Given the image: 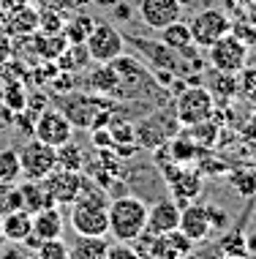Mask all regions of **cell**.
Returning <instances> with one entry per match:
<instances>
[{"mask_svg":"<svg viewBox=\"0 0 256 259\" xmlns=\"http://www.w3.org/2000/svg\"><path fill=\"white\" fill-rule=\"evenodd\" d=\"M109 197L107 188L93 183V180L82 178V191L77 202L71 205L68 221L77 235L85 237H107L109 235Z\"/></svg>","mask_w":256,"mask_h":259,"instance_id":"6da1fadb","label":"cell"},{"mask_svg":"<svg viewBox=\"0 0 256 259\" xmlns=\"http://www.w3.org/2000/svg\"><path fill=\"white\" fill-rule=\"evenodd\" d=\"M109 235L117 243H134L147 229V205L139 197L109 199Z\"/></svg>","mask_w":256,"mask_h":259,"instance_id":"7a4b0ae2","label":"cell"},{"mask_svg":"<svg viewBox=\"0 0 256 259\" xmlns=\"http://www.w3.org/2000/svg\"><path fill=\"white\" fill-rule=\"evenodd\" d=\"M213 112H216V99L204 85H185L175 99V117L185 128L210 120Z\"/></svg>","mask_w":256,"mask_h":259,"instance_id":"3957f363","label":"cell"},{"mask_svg":"<svg viewBox=\"0 0 256 259\" xmlns=\"http://www.w3.org/2000/svg\"><path fill=\"white\" fill-rule=\"evenodd\" d=\"M188 30H191L193 47L207 50V47H213L218 38H224L226 33H232V19L224 9L207 6V9L193 14V19L188 22Z\"/></svg>","mask_w":256,"mask_h":259,"instance_id":"277c9868","label":"cell"},{"mask_svg":"<svg viewBox=\"0 0 256 259\" xmlns=\"http://www.w3.org/2000/svg\"><path fill=\"white\" fill-rule=\"evenodd\" d=\"M248 58H251V47L240 36H234V33H226L213 47H207L210 66L216 71H224V74H240L248 66Z\"/></svg>","mask_w":256,"mask_h":259,"instance_id":"5b68a950","label":"cell"},{"mask_svg":"<svg viewBox=\"0 0 256 259\" xmlns=\"http://www.w3.org/2000/svg\"><path fill=\"white\" fill-rule=\"evenodd\" d=\"M19 169H22L25 180H44L58 169V148L38 142L36 137H30L19 148Z\"/></svg>","mask_w":256,"mask_h":259,"instance_id":"8992f818","label":"cell"},{"mask_svg":"<svg viewBox=\"0 0 256 259\" xmlns=\"http://www.w3.org/2000/svg\"><path fill=\"white\" fill-rule=\"evenodd\" d=\"M85 50L90 60L95 63H112L120 55H126V36L112 22H95L93 30L85 38Z\"/></svg>","mask_w":256,"mask_h":259,"instance_id":"52a82bcc","label":"cell"},{"mask_svg":"<svg viewBox=\"0 0 256 259\" xmlns=\"http://www.w3.org/2000/svg\"><path fill=\"white\" fill-rule=\"evenodd\" d=\"M33 137L44 145H52V148H60V145L71 142L74 137V125L66 117L63 109L46 107L44 112H38L36 117V128H33Z\"/></svg>","mask_w":256,"mask_h":259,"instance_id":"ba28073f","label":"cell"},{"mask_svg":"<svg viewBox=\"0 0 256 259\" xmlns=\"http://www.w3.org/2000/svg\"><path fill=\"white\" fill-rule=\"evenodd\" d=\"M139 17L150 30L158 33L183 17V6L177 0H139Z\"/></svg>","mask_w":256,"mask_h":259,"instance_id":"9c48e42d","label":"cell"},{"mask_svg":"<svg viewBox=\"0 0 256 259\" xmlns=\"http://www.w3.org/2000/svg\"><path fill=\"white\" fill-rule=\"evenodd\" d=\"M46 191L55 205H74L82 191V172H66V169H55L49 178H44Z\"/></svg>","mask_w":256,"mask_h":259,"instance_id":"30bf717a","label":"cell"},{"mask_svg":"<svg viewBox=\"0 0 256 259\" xmlns=\"http://www.w3.org/2000/svg\"><path fill=\"white\" fill-rule=\"evenodd\" d=\"M180 207L175 197H164L153 202V205L147 207V232L153 235H167L172 229L180 227Z\"/></svg>","mask_w":256,"mask_h":259,"instance_id":"8fae6325","label":"cell"},{"mask_svg":"<svg viewBox=\"0 0 256 259\" xmlns=\"http://www.w3.org/2000/svg\"><path fill=\"white\" fill-rule=\"evenodd\" d=\"M180 232L188 235L193 243H204L210 237L213 227H210V215H207V205H199V202H188L183 210H180Z\"/></svg>","mask_w":256,"mask_h":259,"instance_id":"7c38bea8","label":"cell"},{"mask_svg":"<svg viewBox=\"0 0 256 259\" xmlns=\"http://www.w3.org/2000/svg\"><path fill=\"white\" fill-rule=\"evenodd\" d=\"M169 188H172V197L177 199L180 207H185L188 202L196 199V194L202 191V175H196L193 169H169L167 172Z\"/></svg>","mask_w":256,"mask_h":259,"instance_id":"4fadbf2b","label":"cell"},{"mask_svg":"<svg viewBox=\"0 0 256 259\" xmlns=\"http://www.w3.org/2000/svg\"><path fill=\"white\" fill-rule=\"evenodd\" d=\"M6 30L11 33V38H30L38 33V9H33L30 3H19L9 9L6 17Z\"/></svg>","mask_w":256,"mask_h":259,"instance_id":"5bb4252c","label":"cell"},{"mask_svg":"<svg viewBox=\"0 0 256 259\" xmlns=\"http://www.w3.org/2000/svg\"><path fill=\"white\" fill-rule=\"evenodd\" d=\"M161 120H164V115H156V117H147L144 123H139L134 128L136 142H139L142 148L158 150V148H164V145L172 139V134H175V125H167V128H164Z\"/></svg>","mask_w":256,"mask_h":259,"instance_id":"9a60e30c","label":"cell"},{"mask_svg":"<svg viewBox=\"0 0 256 259\" xmlns=\"http://www.w3.org/2000/svg\"><path fill=\"white\" fill-rule=\"evenodd\" d=\"M87 85H90V90H93L95 96H107V99L123 96V79H120V74L115 71L112 63H98V68L90 71Z\"/></svg>","mask_w":256,"mask_h":259,"instance_id":"2e32d148","label":"cell"},{"mask_svg":"<svg viewBox=\"0 0 256 259\" xmlns=\"http://www.w3.org/2000/svg\"><path fill=\"white\" fill-rule=\"evenodd\" d=\"M33 237L38 240H52V237H63V213L58 210V205L41 207L33 213Z\"/></svg>","mask_w":256,"mask_h":259,"instance_id":"e0dca14e","label":"cell"},{"mask_svg":"<svg viewBox=\"0 0 256 259\" xmlns=\"http://www.w3.org/2000/svg\"><path fill=\"white\" fill-rule=\"evenodd\" d=\"M0 229H3L9 243H22L33 232V213H27L22 207L9 210V213L0 215Z\"/></svg>","mask_w":256,"mask_h":259,"instance_id":"ac0fdd59","label":"cell"},{"mask_svg":"<svg viewBox=\"0 0 256 259\" xmlns=\"http://www.w3.org/2000/svg\"><path fill=\"white\" fill-rule=\"evenodd\" d=\"M161 33V44H167L169 50L175 52H183L185 58H191L193 52V41H191V30H188V22H183V19H177V22L167 25Z\"/></svg>","mask_w":256,"mask_h":259,"instance_id":"d6986e66","label":"cell"},{"mask_svg":"<svg viewBox=\"0 0 256 259\" xmlns=\"http://www.w3.org/2000/svg\"><path fill=\"white\" fill-rule=\"evenodd\" d=\"M134 44L150 58V63L156 66V71H172V74L177 71V66H180L177 55H175V50H169L167 44H147V41H142V38H134Z\"/></svg>","mask_w":256,"mask_h":259,"instance_id":"ffe728a7","label":"cell"},{"mask_svg":"<svg viewBox=\"0 0 256 259\" xmlns=\"http://www.w3.org/2000/svg\"><path fill=\"white\" fill-rule=\"evenodd\" d=\"M107 251H109L107 237L77 235V240L68 246V259H107Z\"/></svg>","mask_w":256,"mask_h":259,"instance_id":"44dd1931","label":"cell"},{"mask_svg":"<svg viewBox=\"0 0 256 259\" xmlns=\"http://www.w3.org/2000/svg\"><path fill=\"white\" fill-rule=\"evenodd\" d=\"M19 197H22V210H27V213L55 205L44 180H25V186H19Z\"/></svg>","mask_w":256,"mask_h":259,"instance_id":"7402d4cb","label":"cell"},{"mask_svg":"<svg viewBox=\"0 0 256 259\" xmlns=\"http://www.w3.org/2000/svg\"><path fill=\"white\" fill-rule=\"evenodd\" d=\"M66 47H68V41L63 36V30L60 33H41L38 30L33 36V50H36L41 60H58L66 52Z\"/></svg>","mask_w":256,"mask_h":259,"instance_id":"603a6c76","label":"cell"},{"mask_svg":"<svg viewBox=\"0 0 256 259\" xmlns=\"http://www.w3.org/2000/svg\"><path fill=\"white\" fill-rule=\"evenodd\" d=\"M207 90H210L213 99H237V74H224V71H216L213 68L210 79H207Z\"/></svg>","mask_w":256,"mask_h":259,"instance_id":"cb8c5ba5","label":"cell"},{"mask_svg":"<svg viewBox=\"0 0 256 259\" xmlns=\"http://www.w3.org/2000/svg\"><path fill=\"white\" fill-rule=\"evenodd\" d=\"M93 25H95L93 17H87L85 11H77L71 19L63 22V36H66L68 44H85V38H87V33L93 30Z\"/></svg>","mask_w":256,"mask_h":259,"instance_id":"d4e9b609","label":"cell"},{"mask_svg":"<svg viewBox=\"0 0 256 259\" xmlns=\"http://www.w3.org/2000/svg\"><path fill=\"white\" fill-rule=\"evenodd\" d=\"M85 166V153H82L79 145L74 142H66L58 148V169H66V172H82Z\"/></svg>","mask_w":256,"mask_h":259,"instance_id":"484cf974","label":"cell"},{"mask_svg":"<svg viewBox=\"0 0 256 259\" xmlns=\"http://www.w3.org/2000/svg\"><path fill=\"white\" fill-rule=\"evenodd\" d=\"M22 178L19 169V150L0 148V183H17Z\"/></svg>","mask_w":256,"mask_h":259,"instance_id":"4316f807","label":"cell"},{"mask_svg":"<svg viewBox=\"0 0 256 259\" xmlns=\"http://www.w3.org/2000/svg\"><path fill=\"white\" fill-rule=\"evenodd\" d=\"M0 104H6L9 109L19 112L27 107V90H25V82H3V99Z\"/></svg>","mask_w":256,"mask_h":259,"instance_id":"83f0119b","label":"cell"},{"mask_svg":"<svg viewBox=\"0 0 256 259\" xmlns=\"http://www.w3.org/2000/svg\"><path fill=\"white\" fill-rule=\"evenodd\" d=\"M218 248L224 251V256H240V259H245V254H248V237L243 232H237V229H232V232H226L224 237H221Z\"/></svg>","mask_w":256,"mask_h":259,"instance_id":"f1b7e54d","label":"cell"},{"mask_svg":"<svg viewBox=\"0 0 256 259\" xmlns=\"http://www.w3.org/2000/svg\"><path fill=\"white\" fill-rule=\"evenodd\" d=\"M237 96L256 107V66H245L237 74Z\"/></svg>","mask_w":256,"mask_h":259,"instance_id":"f546056e","label":"cell"},{"mask_svg":"<svg viewBox=\"0 0 256 259\" xmlns=\"http://www.w3.org/2000/svg\"><path fill=\"white\" fill-rule=\"evenodd\" d=\"M36 259H68V243L63 237L41 240L38 248H36Z\"/></svg>","mask_w":256,"mask_h":259,"instance_id":"4dcf8cb0","label":"cell"},{"mask_svg":"<svg viewBox=\"0 0 256 259\" xmlns=\"http://www.w3.org/2000/svg\"><path fill=\"white\" fill-rule=\"evenodd\" d=\"M107 259H142L136 254V248L131 243H109V251H107Z\"/></svg>","mask_w":256,"mask_h":259,"instance_id":"1f68e13d","label":"cell"},{"mask_svg":"<svg viewBox=\"0 0 256 259\" xmlns=\"http://www.w3.org/2000/svg\"><path fill=\"white\" fill-rule=\"evenodd\" d=\"M14 58V38L6 27H0V66Z\"/></svg>","mask_w":256,"mask_h":259,"instance_id":"d6a6232c","label":"cell"},{"mask_svg":"<svg viewBox=\"0 0 256 259\" xmlns=\"http://www.w3.org/2000/svg\"><path fill=\"white\" fill-rule=\"evenodd\" d=\"M0 256L3 259H36V251L30 254V248H25L22 243H14V248H3Z\"/></svg>","mask_w":256,"mask_h":259,"instance_id":"836d02e7","label":"cell"},{"mask_svg":"<svg viewBox=\"0 0 256 259\" xmlns=\"http://www.w3.org/2000/svg\"><path fill=\"white\" fill-rule=\"evenodd\" d=\"M207 215H210V227L213 229H226V224H229L226 213L218 210V205H207Z\"/></svg>","mask_w":256,"mask_h":259,"instance_id":"e575fe53","label":"cell"},{"mask_svg":"<svg viewBox=\"0 0 256 259\" xmlns=\"http://www.w3.org/2000/svg\"><path fill=\"white\" fill-rule=\"evenodd\" d=\"M93 139H95V148H115V139L109 134V128L104 125V128H93Z\"/></svg>","mask_w":256,"mask_h":259,"instance_id":"d590c367","label":"cell"},{"mask_svg":"<svg viewBox=\"0 0 256 259\" xmlns=\"http://www.w3.org/2000/svg\"><path fill=\"white\" fill-rule=\"evenodd\" d=\"M115 17L117 19H128L131 17V9H128L126 3H120V0H117V3H115Z\"/></svg>","mask_w":256,"mask_h":259,"instance_id":"8d00e7d4","label":"cell"},{"mask_svg":"<svg viewBox=\"0 0 256 259\" xmlns=\"http://www.w3.org/2000/svg\"><path fill=\"white\" fill-rule=\"evenodd\" d=\"M6 17H9V9H6L3 0H0V27H6Z\"/></svg>","mask_w":256,"mask_h":259,"instance_id":"74e56055","label":"cell"},{"mask_svg":"<svg viewBox=\"0 0 256 259\" xmlns=\"http://www.w3.org/2000/svg\"><path fill=\"white\" fill-rule=\"evenodd\" d=\"M93 3H98V6H115L117 0H93Z\"/></svg>","mask_w":256,"mask_h":259,"instance_id":"f35d334b","label":"cell"},{"mask_svg":"<svg viewBox=\"0 0 256 259\" xmlns=\"http://www.w3.org/2000/svg\"><path fill=\"white\" fill-rule=\"evenodd\" d=\"M180 259H204L202 254H193V251H191V254H185V256H180Z\"/></svg>","mask_w":256,"mask_h":259,"instance_id":"ab89813d","label":"cell"},{"mask_svg":"<svg viewBox=\"0 0 256 259\" xmlns=\"http://www.w3.org/2000/svg\"><path fill=\"white\" fill-rule=\"evenodd\" d=\"M6 243H9V240H6V235H3V229H0V251H3V248H6Z\"/></svg>","mask_w":256,"mask_h":259,"instance_id":"60d3db41","label":"cell"},{"mask_svg":"<svg viewBox=\"0 0 256 259\" xmlns=\"http://www.w3.org/2000/svg\"><path fill=\"white\" fill-rule=\"evenodd\" d=\"M177 3H180V6H183V9H185V6H191V0H177Z\"/></svg>","mask_w":256,"mask_h":259,"instance_id":"b9f144b4","label":"cell"},{"mask_svg":"<svg viewBox=\"0 0 256 259\" xmlns=\"http://www.w3.org/2000/svg\"><path fill=\"white\" fill-rule=\"evenodd\" d=\"M0 99H3V76H0Z\"/></svg>","mask_w":256,"mask_h":259,"instance_id":"7bdbcfd3","label":"cell"},{"mask_svg":"<svg viewBox=\"0 0 256 259\" xmlns=\"http://www.w3.org/2000/svg\"><path fill=\"white\" fill-rule=\"evenodd\" d=\"M240 3H251V0H240Z\"/></svg>","mask_w":256,"mask_h":259,"instance_id":"ee69618b","label":"cell"}]
</instances>
